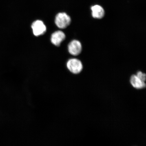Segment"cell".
Here are the masks:
<instances>
[{"instance_id": "5", "label": "cell", "mask_w": 146, "mask_h": 146, "mask_svg": "<svg viewBox=\"0 0 146 146\" xmlns=\"http://www.w3.org/2000/svg\"><path fill=\"white\" fill-rule=\"evenodd\" d=\"M65 35L61 31L54 32L52 34L51 41L53 44L56 46H60L62 42L65 39Z\"/></svg>"}, {"instance_id": "8", "label": "cell", "mask_w": 146, "mask_h": 146, "mask_svg": "<svg viewBox=\"0 0 146 146\" xmlns=\"http://www.w3.org/2000/svg\"><path fill=\"white\" fill-rule=\"evenodd\" d=\"M136 75L142 81L145 82L146 79V75L145 73L142 72L141 71H139L137 73Z\"/></svg>"}, {"instance_id": "2", "label": "cell", "mask_w": 146, "mask_h": 146, "mask_svg": "<svg viewBox=\"0 0 146 146\" xmlns=\"http://www.w3.org/2000/svg\"><path fill=\"white\" fill-rule=\"evenodd\" d=\"M66 66L69 72L75 74H80L83 69L81 61L76 58L69 59L67 62Z\"/></svg>"}, {"instance_id": "3", "label": "cell", "mask_w": 146, "mask_h": 146, "mask_svg": "<svg viewBox=\"0 0 146 146\" xmlns=\"http://www.w3.org/2000/svg\"><path fill=\"white\" fill-rule=\"evenodd\" d=\"M31 27L34 35L36 36L43 35L46 31V27L43 22L40 20H36L34 22Z\"/></svg>"}, {"instance_id": "7", "label": "cell", "mask_w": 146, "mask_h": 146, "mask_svg": "<svg viewBox=\"0 0 146 146\" xmlns=\"http://www.w3.org/2000/svg\"><path fill=\"white\" fill-rule=\"evenodd\" d=\"M130 83L133 87L137 89H141L145 88L146 84L145 82L139 79L136 75H133L130 78Z\"/></svg>"}, {"instance_id": "6", "label": "cell", "mask_w": 146, "mask_h": 146, "mask_svg": "<svg viewBox=\"0 0 146 146\" xmlns=\"http://www.w3.org/2000/svg\"><path fill=\"white\" fill-rule=\"evenodd\" d=\"M92 17L95 19H101L105 14L104 8L99 5H96L91 7Z\"/></svg>"}, {"instance_id": "4", "label": "cell", "mask_w": 146, "mask_h": 146, "mask_svg": "<svg viewBox=\"0 0 146 146\" xmlns=\"http://www.w3.org/2000/svg\"><path fill=\"white\" fill-rule=\"evenodd\" d=\"M82 49L81 43L77 40H73L69 43L68 45V52L73 56L78 55L81 53Z\"/></svg>"}, {"instance_id": "1", "label": "cell", "mask_w": 146, "mask_h": 146, "mask_svg": "<svg viewBox=\"0 0 146 146\" xmlns=\"http://www.w3.org/2000/svg\"><path fill=\"white\" fill-rule=\"evenodd\" d=\"M71 19L70 16L65 12L59 13L56 16L55 23L59 28H66L70 25Z\"/></svg>"}]
</instances>
